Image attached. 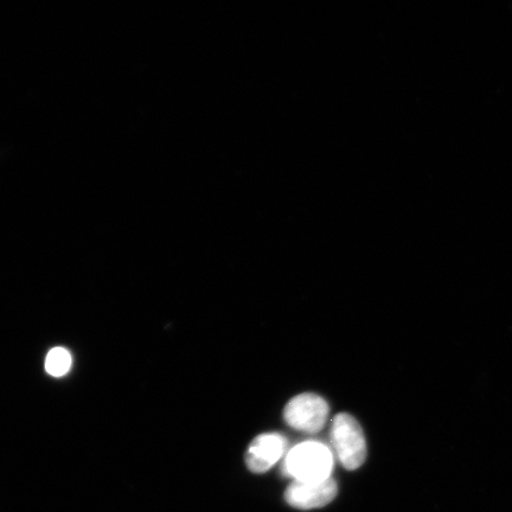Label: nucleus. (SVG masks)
I'll list each match as a JSON object with an SVG mask.
<instances>
[{"label":"nucleus","mask_w":512,"mask_h":512,"mask_svg":"<svg viewBox=\"0 0 512 512\" xmlns=\"http://www.w3.org/2000/svg\"><path fill=\"white\" fill-rule=\"evenodd\" d=\"M334 457L328 447L317 441L300 444L287 454L284 471L294 482H322L331 476Z\"/></svg>","instance_id":"f257e3e1"},{"label":"nucleus","mask_w":512,"mask_h":512,"mask_svg":"<svg viewBox=\"0 0 512 512\" xmlns=\"http://www.w3.org/2000/svg\"><path fill=\"white\" fill-rule=\"evenodd\" d=\"M331 440L345 469L357 470L366 462V438L354 416L344 413L336 416L332 422Z\"/></svg>","instance_id":"f03ea898"},{"label":"nucleus","mask_w":512,"mask_h":512,"mask_svg":"<svg viewBox=\"0 0 512 512\" xmlns=\"http://www.w3.org/2000/svg\"><path fill=\"white\" fill-rule=\"evenodd\" d=\"M329 416L328 403L316 394H302L287 403L284 418L288 425L298 431L317 433Z\"/></svg>","instance_id":"7ed1b4c3"},{"label":"nucleus","mask_w":512,"mask_h":512,"mask_svg":"<svg viewBox=\"0 0 512 512\" xmlns=\"http://www.w3.org/2000/svg\"><path fill=\"white\" fill-rule=\"evenodd\" d=\"M337 495V484L331 477L322 482H294L286 490L285 498L293 508L310 510L322 508Z\"/></svg>","instance_id":"20e7f679"},{"label":"nucleus","mask_w":512,"mask_h":512,"mask_svg":"<svg viewBox=\"0 0 512 512\" xmlns=\"http://www.w3.org/2000/svg\"><path fill=\"white\" fill-rule=\"evenodd\" d=\"M286 439L278 433L261 434L249 446L246 454L248 469L264 473L284 456Z\"/></svg>","instance_id":"39448f33"},{"label":"nucleus","mask_w":512,"mask_h":512,"mask_svg":"<svg viewBox=\"0 0 512 512\" xmlns=\"http://www.w3.org/2000/svg\"><path fill=\"white\" fill-rule=\"evenodd\" d=\"M70 367H72V357L66 349L55 348L49 352L46 369L50 375L61 377L68 373Z\"/></svg>","instance_id":"423d86ee"}]
</instances>
